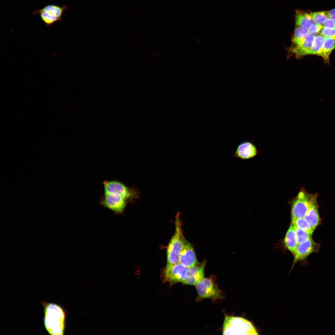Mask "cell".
<instances>
[{
  "instance_id": "obj_9",
  "label": "cell",
  "mask_w": 335,
  "mask_h": 335,
  "mask_svg": "<svg viewBox=\"0 0 335 335\" xmlns=\"http://www.w3.org/2000/svg\"><path fill=\"white\" fill-rule=\"evenodd\" d=\"M104 191H114L120 193L127 203L132 202L139 196V192L134 188H129L121 182L116 180L103 181Z\"/></svg>"
},
{
  "instance_id": "obj_7",
  "label": "cell",
  "mask_w": 335,
  "mask_h": 335,
  "mask_svg": "<svg viewBox=\"0 0 335 335\" xmlns=\"http://www.w3.org/2000/svg\"><path fill=\"white\" fill-rule=\"evenodd\" d=\"M104 191L100 200L101 205L116 213H122L127 203L122 195L115 191Z\"/></svg>"
},
{
  "instance_id": "obj_17",
  "label": "cell",
  "mask_w": 335,
  "mask_h": 335,
  "mask_svg": "<svg viewBox=\"0 0 335 335\" xmlns=\"http://www.w3.org/2000/svg\"><path fill=\"white\" fill-rule=\"evenodd\" d=\"M296 25L308 29L314 23L310 13L302 10H296L295 13Z\"/></svg>"
},
{
  "instance_id": "obj_15",
  "label": "cell",
  "mask_w": 335,
  "mask_h": 335,
  "mask_svg": "<svg viewBox=\"0 0 335 335\" xmlns=\"http://www.w3.org/2000/svg\"><path fill=\"white\" fill-rule=\"evenodd\" d=\"M283 243L285 248L293 255L298 243L296 239L295 227L291 223L284 238Z\"/></svg>"
},
{
  "instance_id": "obj_6",
  "label": "cell",
  "mask_w": 335,
  "mask_h": 335,
  "mask_svg": "<svg viewBox=\"0 0 335 335\" xmlns=\"http://www.w3.org/2000/svg\"><path fill=\"white\" fill-rule=\"evenodd\" d=\"M312 194L302 189L291 203V220L304 217L310 204Z\"/></svg>"
},
{
  "instance_id": "obj_22",
  "label": "cell",
  "mask_w": 335,
  "mask_h": 335,
  "mask_svg": "<svg viewBox=\"0 0 335 335\" xmlns=\"http://www.w3.org/2000/svg\"><path fill=\"white\" fill-rule=\"evenodd\" d=\"M291 221V223L294 226L302 229L312 235L314 231L308 221L304 218H300Z\"/></svg>"
},
{
  "instance_id": "obj_19",
  "label": "cell",
  "mask_w": 335,
  "mask_h": 335,
  "mask_svg": "<svg viewBox=\"0 0 335 335\" xmlns=\"http://www.w3.org/2000/svg\"><path fill=\"white\" fill-rule=\"evenodd\" d=\"M325 37L319 34L315 35L309 55H320L323 47Z\"/></svg>"
},
{
  "instance_id": "obj_13",
  "label": "cell",
  "mask_w": 335,
  "mask_h": 335,
  "mask_svg": "<svg viewBox=\"0 0 335 335\" xmlns=\"http://www.w3.org/2000/svg\"><path fill=\"white\" fill-rule=\"evenodd\" d=\"M205 261L198 263L194 266L188 268L186 278L183 283L196 285L204 277V269Z\"/></svg>"
},
{
  "instance_id": "obj_12",
  "label": "cell",
  "mask_w": 335,
  "mask_h": 335,
  "mask_svg": "<svg viewBox=\"0 0 335 335\" xmlns=\"http://www.w3.org/2000/svg\"><path fill=\"white\" fill-rule=\"evenodd\" d=\"M179 263L187 268L194 266L198 263L192 246L186 240L180 255Z\"/></svg>"
},
{
  "instance_id": "obj_27",
  "label": "cell",
  "mask_w": 335,
  "mask_h": 335,
  "mask_svg": "<svg viewBox=\"0 0 335 335\" xmlns=\"http://www.w3.org/2000/svg\"><path fill=\"white\" fill-rule=\"evenodd\" d=\"M328 11L330 18L335 20V8L329 11Z\"/></svg>"
},
{
  "instance_id": "obj_10",
  "label": "cell",
  "mask_w": 335,
  "mask_h": 335,
  "mask_svg": "<svg viewBox=\"0 0 335 335\" xmlns=\"http://www.w3.org/2000/svg\"><path fill=\"white\" fill-rule=\"evenodd\" d=\"M318 245L310 237L298 244L293 255L294 259L292 267L297 262L305 259L310 254L318 250Z\"/></svg>"
},
{
  "instance_id": "obj_4",
  "label": "cell",
  "mask_w": 335,
  "mask_h": 335,
  "mask_svg": "<svg viewBox=\"0 0 335 335\" xmlns=\"http://www.w3.org/2000/svg\"><path fill=\"white\" fill-rule=\"evenodd\" d=\"M67 6L55 4H49L40 10H36L33 14L38 15L46 26H51L57 21H62V16Z\"/></svg>"
},
{
  "instance_id": "obj_25",
  "label": "cell",
  "mask_w": 335,
  "mask_h": 335,
  "mask_svg": "<svg viewBox=\"0 0 335 335\" xmlns=\"http://www.w3.org/2000/svg\"><path fill=\"white\" fill-rule=\"evenodd\" d=\"M323 28V27L322 25L317 24L314 23L308 29L309 33L314 35H316Z\"/></svg>"
},
{
  "instance_id": "obj_21",
  "label": "cell",
  "mask_w": 335,
  "mask_h": 335,
  "mask_svg": "<svg viewBox=\"0 0 335 335\" xmlns=\"http://www.w3.org/2000/svg\"><path fill=\"white\" fill-rule=\"evenodd\" d=\"M314 23L322 25L328 19L330 18L328 11H320L310 13Z\"/></svg>"
},
{
  "instance_id": "obj_3",
  "label": "cell",
  "mask_w": 335,
  "mask_h": 335,
  "mask_svg": "<svg viewBox=\"0 0 335 335\" xmlns=\"http://www.w3.org/2000/svg\"><path fill=\"white\" fill-rule=\"evenodd\" d=\"M175 231L170 240L167 250V264L173 265L179 263L180 254L186 240L184 238L180 218L176 217Z\"/></svg>"
},
{
  "instance_id": "obj_11",
  "label": "cell",
  "mask_w": 335,
  "mask_h": 335,
  "mask_svg": "<svg viewBox=\"0 0 335 335\" xmlns=\"http://www.w3.org/2000/svg\"><path fill=\"white\" fill-rule=\"evenodd\" d=\"M318 194H312L309 209L304 218L314 231L320 222L317 202Z\"/></svg>"
},
{
  "instance_id": "obj_20",
  "label": "cell",
  "mask_w": 335,
  "mask_h": 335,
  "mask_svg": "<svg viewBox=\"0 0 335 335\" xmlns=\"http://www.w3.org/2000/svg\"><path fill=\"white\" fill-rule=\"evenodd\" d=\"M293 38V42L296 47L300 46L309 34L308 29L300 26H296Z\"/></svg>"
},
{
  "instance_id": "obj_8",
  "label": "cell",
  "mask_w": 335,
  "mask_h": 335,
  "mask_svg": "<svg viewBox=\"0 0 335 335\" xmlns=\"http://www.w3.org/2000/svg\"><path fill=\"white\" fill-rule=\"evenodd\" d=\"M187 268L180 263L167 265L163 275L164 282L171 284L179 282L183 283L187 277Z\"/></svg>"
},
{
  "instance_id": "obj_2",
  "label": "cell",
  "mask_w": 335,
  "mask_h": 335,
  "mask_svg": "<svg viewBox=\"0 0 335 335\" xmlns=\"http://www.w3.org/2000/svg\"><path fill=\"white\" fill-rule=\"evenodd\" d=\"M224 335H255L257 332L252 324L241 317L225 315L222 330Z\"/></svg>"
},
{
  "instance_id": "obj_1",
  "label": "cell",
  "mask_w": 335,
  "mask_h": 335,
  "mask_svg": "<svg viewBox=\"0 0 335 335\" xmlns=\"http://www.w3.org/2000/svg\"><path fill=\"white\" fill-rule=\"evenodd\" d=\"M43 308V323L47 332L51 335L64 334L66 313L63 307L57 304L45 302L41 303Z\"/></svg>"
},
{
  "instance_id": "obj_14",
  "label": "cell",
  "mask_w": 335,
  "mask_h": 335,
  "mask_svg": "<svg viewBox=\"0 0 335 335\" xmlns=\"http://www.w3.org/2000/svg\"><path fill=\"white\" fill-rule=\"evenodd\" d=\"M257 153L255 145L250 142L246 141L238 146L234 155L235 156L241 159H248L254 157Z\"/></svg>"
},
{
  "instance_id": "obj_5",
  "label": "cell",
  "mask_w": 335,
  "mask_h": 335,
  "mask_svg": "<svg viewBox=\"0 0 335 335\" xmlns=\"http://www.w3.org/2000/svg\"><path fill=\"white\" fill-rule=\"evenodd\" d=\"M198 293L196 301L209 298L213 301L223 298V293L212 278H203L196 285Z\"/></svg>"
},
{
  "instance_id": "obj_26",
  "label": "cell",
  "mask_w": 335,
  "mask_h": 335,
  "mask_svg": "<svg viewBox=\"0 0 335 335\" xmlns=\"http://www.w3.org/2000/svg\"><path fill=\"white\" fill-rule=\"evenodd\" d=\"M324 28L335 29V20L329 18L322 25Z\"/></svg>"
},
{
  "instance_id": "obj_23",
  "label": "cell",
  "mask_w": 335,
  "mask_h": 335,
  "mask_svg": "<svg viewBox=\"0 0 335 335\" xmlns=\"http://www.w3.org/2000/svg\"><path fill=\"white\" fill-rule=\"evenodd\" d=\"M294 227L296 239L298 244L305 242L311 237V235L306 231L295 226Z\"/></svg>"
},
{
  "instance_id": "obj_16",
  "label": "cell",
  "mask_w": 335,
  "mask_h": 335,
  "mask_svg": "<svg viewBox=\"0 0 335 335\" xmlns=\"http://www.w3.org/2000/svg\"><path fill=\"white\" fill-rule=\"evenodd\" d=\"M315 35L309 33L302 43L298 47L292 49V51L297 55H309Z\"/></svg>"
},
{
  "instance_id": "obj_24",
  "label": "cell",
  "mask_w": 335,
  "mask_h": 335,
  "mask_svg": "<svg viewBox=\"0 0 335 335\" xmlns=\"http://www.w3.org/2000/svg\"><path fill=\"white\" fill-rule=\"evenodd\" d=\"M319 33L325 37L335 38V29L323 27L320 31Z\"/></svg>"
},
{
  "instance_id": "obj_18",
  "label": "cell",
  "mask_w": 335,
  "mask_h": 335,
  "mask_svg": "<svg viewBox=\"0 0 335 335\" xmlns=\"http://www.w3.org/2000/svg\"><path fill=\"white\" fill-rule=\"evenodd\" d=\"M325 37L323 50L320 56L322 57L325 61L328 62L330 54L335 48V38Z\"/></svg>"
}]
</instances>
